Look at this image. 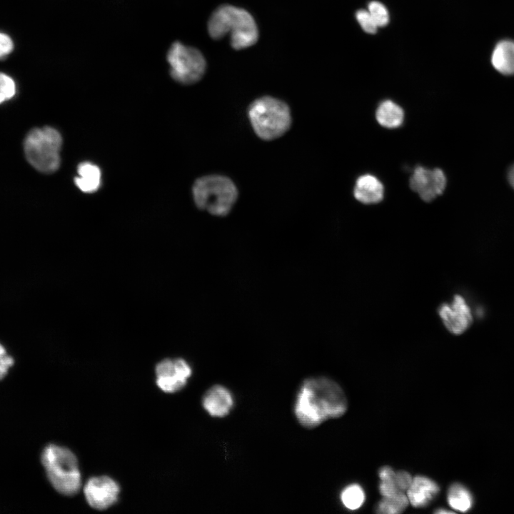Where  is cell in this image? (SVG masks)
Returning <instances> with one entry per match:
<instances>
[{
    "instance_id": "1",
    "label": "cell",
    "mask_w": 514,
    "mask_h": 514,
    "mask_svg": "<svg viewBox=\"0 0 514 514\" xmlns=\"http://www.w3.org/2000/svg\"><path fill=\"white\" fill-rule=\"evenodd\" d=\"M347 408L345 393L336 381L327 377H311L299 387L293 412L301 426L311 429L342 416Z\"/></svg>"
},
{
    "instance_id": "2",
    "label": "cell",
    "mask_w": 514,
    "mask_h": 514,
    "mask_svg": "<svg viewBox=\"0 0 514 514\" xmlns=\"http://www.w3.org/2000/svg\"><path fill=\"white\" fill-rule=\"evenodd\" d=\"M210 36L219 40L231 33V45L236 50L248 48L256 43L258 27L251 14L232 5L218 6L208 21Z\"/></svg>"
},
{
    "instance_id": "3",
    "label": "cell",
    "mask_w": 514,
    "mask_h": 514,
    "mask_svg": "<svg viewBox=\"0 0 514 514\" xmlns=\"http://www.w3.org/2000/svg\"><path fill=\"white\" fill-rule=\"evenodd\" d=\"M41 461L48 480L58 493L74 495L79 492L81 473L77 459L70 450L49 444L42 450Z\"/></svg>"
},
{
    "instance_id": "4",
    "label": "cell",
    "mask_w": 514,
    "mask_h": 514,
    "mask_svg": "<svg viewBox=\"0 0 514 514\" xmlns=\"http://www.w3.org/2000/svg\"><path fill=\"white\" fill-rule=\"evenodd\" d=\"M248 116L254 132L266 141L284 135L292 123L289 106L271 96H262L253 101L248 106Z\"/></svg>"
},
{
    "instance_id": "5",
    "label": "cell",
    "mask_w": 514,
    "mask_h": 514,
    "mask_svg": "<svg viewBox=\"0 0 514 514\" xmlns=\"http://www.w3.org/2000/svg\"><path fill=\"white\" fill-rule=\"evenodd\" d=\"M192 193L196 206L209 213L224 216L229 213L238 198V189L227 176L212 174L198 178Z\"/></svg>"
},
{
    "instance_id": "6",
    "label": "cell",
    "mask_w": 514,
    "mask_h": 514,
    "mask_svg": "<svg viewBox=\"0 0 514 514\" xmlns=\"http://www.w3.org/2000/svg\"><path fill=\"white\" fill-rule=\"evenodd\" d=\"M61 146L60 133L49 126L32 129L24 143L28 162L37 171L44 173H54L60 166Z\"/></svg>"
},
{
    "instance_id": "7",
    "label": "cell",
    "mask_w": 514,
    "mask_h": 514,
    "mask_svg": "<svg viewBox=\"0 0 514 514\" xmlns=\"http://www.w3.org/2000/svg\"><path fill=\"white\" fill-rule=\"evenodd\" d=\"M171 76L182 84H193L204 75L206 63L200 51L174 42L167 53Z\"/></svg>"
},
{
    "instance_id": "8",
    "label": "cell",
    "mask_w": 514,
    "mask_h": 514,
    "mask_svg": "<svg viewBox=\"0 0 514 514\" xmlns=\"http://www.w3.org/2000/svg\"><path fill=\"white\" fill-rule=\"evenodd\" d=\"M191 374V366L182 358H166L156 366V384L166 393H173L181 390Z\"/></svg>"
},
{
    "instance_id": "9",
    "label": "cell",
    "mask_w": 514,
    "mask_h": 514,
    "mask_svg": "<svg viewBox=\"0 0 514 514\" xmlns=\"http://www.w3.org/2000/svg\"><path fill=\"white\" fill-rule=\"evenodd\" d=\"M446 178L440 168L428 169L417 166L410 178V187L425 202H430L443 193Z\"/></svg>"
},
{
    "instance_id": "10",
    "label": "cell",
    "mask_w": 514,
    "mask_h": 514,
    "mask_svg": "<svg viewBox=\"0 0 514 514\" xmlns=\"http://www.w3.org/2000/svg\"><path fill=\"white\" fill-rule=\"evenodd\" d=\"M438 313L446 329L454 335L463 333L471 325L473 316L465 298L455 295L452 302L442 303Z\"/></svg>"
},
{
    "instance_id": "11",
    "label": "cell",
    "mask_w": 514,
    "mask_h": 514,
    "mask_svg": "<svg viewBox=\"0 0 514 514\" xmlns=\"http://www.w3.org/2000/svg\"><path fill=\"white\" fill-rule=\"evenodd\" d=\"M119 484L108 476L90 478L84 488V493L89 505L97 510H104L118 500Z\"/></svg>"
},
{
    "instance_id": "12",
    "label": "cell",
    "mask_w": 514,
    "mask_h": 514,
    "mask_svg": "<svg viewBox=\"0 0 514 514\" xmlns=\"http://www.w3.org/2000/svg\"><path fill=\"white\" fill-rule=\"evenodd\" d=\"M202 406L211 417L224 418L234 406V398L231 392L222 385L209 388L202 398Z\"/></svg>"
},
{
    "instance_id": "13",
    "label": "cell",
    "mask_w": 514,
    "mask_h": 514,
    "mask_svg": "<svg viewBox=\"0 0 514 514\" xmlns=\"http://www.w3.org/2000/svg\"><path fill=\"white\" fill-rule=\"evenodd\" d=\"M439 493L437 483L430 478L418 475L412 479L406 490L409 503L415 508L428 505Z\"/></svg>"
},
{
    "instance_id": "14",
    "label": "cell",
    "mask_w": 514,
    "mask_h": 514,
    "mask_svg": "<svg viewBox=\"0 0 514 514\" xmlns=\"http://www.w3.org/2000/svg\"><path fill=\"white\" fill-rule=\"evenodd\" d=\"M354 196L358 201L365 204L379 203L383 198V186L373 175L361 176L354 187Z\"/></svg>"
},
{
    "instance_id": "15",
    "label": "cell",
    "mask_w": 514,
    "mask_h": 514,
    "mask_svg": "<svg viewBox=\"0 0 514 514\" xmlns=\"http://www.w3.org/2000/svg\"><path fill=\"white\" fill-rule=\"evenodd\" d=\"M492 64L502 74H514V41L504 40L495 46L492 54Z\"/></svg>"
},
{
    "instance_id": "16",
    "label": "cell",
    "mask_w": 514,
    "mask_h": 514,
    "mask_svg": "<svg viewBox=\"0 0 514 514\" xmlns=\"http://www.w3.org/2000/svg\"><path fill=\"white\" fill-rule=\"evenodd\" d=\"M78 176L75 183L85 193H93L98 190L101 184V171L99 167L89 162H84L78 166Z\"/></svg>"
},
{
    "instance_id": "17",
    "label": "cell",
    "mask_w": 514,
    "mask_h": 514,
    "mask_svg": "<svg viewBox=\"0 0 514 514\" xmlns=\"http://www.w3.org/2000/svg\"><path fill=\"white\" fill-rule=\"evenodd\" d=\"M376 120L382 126L393 128L400 126L404 119L402 108L390 100L380 104L376 113Z\"/></svg>"
},
{
    "instance_id": "18",
    "label": "cell",
    "mask_w": 514,
    "mask_h": 514,
    "mask_svg": "<svg viewBox=\"0 0 514 514\" xmlns=\"http://www.w3.org/2000/svg\"><path fill=\"white\" fill-rule=\"evenodd\" d=\"M450 506L460 512L469 510L473 505V497L470 491L460 483L453 484L448 491Z\"/></svg>"
},
{
    "instance_id": "19",
    "label": "cell",
    "mask_w": 514,
    "mask_h": 514,
    "mask_svg": "<svg viewBox=\"0 0 514 514\" xmlns=\"http://www.w3.org/2000/svg\"><path fill=\"white\" fill-rule=\"evenodd\" d=\"M409 503L405 493L383 497L377 505L376 512L383 514H396L403 512Z\"/></svg>"
},
{
    "instance_id": "20",
    "label": "cell",
    "mask_w": 514,
    "mask_h": 514,
    "mask_svg": "<svg viewBox=\"0 0 514 514\" xmlns=\"http://www.w3.org/2000/svg\"><path fill=\"white\" fill-rule=\"evenodd\" d=\"M379 490L383 497H389L403 492L396 480L395 472L390 466H383L378 471Z\"/></svg>"
},
{
    "instance_id": "21",
    "label": "cell",
    "mask_w": 514,
    "mask_h": 514,
    "mask_svg": "<svg viewBox=\"0 0 514 514\" xmlns=\"http://www.w3.org/2000/svg\"><path fill=\"white\" fill-rule=\"evenodd\" d=\"M341 500L346 508L356 510L364 503L365 493L361 485L351 484L342 490Z\"/></svg>"
},
{
    "instance_id": "22",
    "label": "cell",
    "mask_w": 514,
    "mask_h": 514,
    "mask_svg": "<svg viewBox=\"0 0 514 514\" xmlns=\"http://www.w3.org/2000/svg\"><path fill=\"white\" fill-rule=\"evenodd\" d=\"M368 12L378 26H383L388 23V13L386 6L378 1H371L368 4Z\"/></svg>"
},
{
    "instance_id": "23",
    "label": "cell",
    "mask_w": 514,
    "mask_h": 514,
    "mask_svg": "<svg viewBox=\"0 0 514 514\" xmlns=\"http://www.w3.org/2000/svg\"><path fill=\"white\" fill-rule=\"evenodd\" d=\"M16 93V84L8 75L0 73V104L11 99Z\"/></svg>"
},
{
    "instance_id": "24",
    "label": "cell",
    "mask_w": 514,
    "mask_h": 514,
    "mask_svg": "<svg viewBox=\"0 0 514 514\" xmlns=\"http://www.w3.org/2000/svg\"><path fill=\"white\" fill-rule=\"evenodd\" d=\"M356 19L363 29L369 34H375L377 31L376 22L370 13L365 10H359L356 12Z\"/></svg>"
},
{
    "instance_id": "25",
    "label": "cell",
    "mask_w": 514,
    "mask_h": 514,
    "mask_svg": "<svg viewBox=\"0 0 514 514\" xmlns=\"http://www.w3.org/2000/svg\"><path fill=\"white\" fill-rule=\"evenodd\" d=\"M14 364V358L7 353L5 347L0 343V381L6 376L9 369Z\"/></svg>"
},
{
    "instance_id": "26",
    "label": "cell",
    "mask_w": 514,
    "mask_h": 514,
    "mask_svg": "<svg viewBox=\"0 0 514 514\" xmlns=\"http://www.w3.org/2000/svg\"><path fill=\"white\" fill-rule=\"evenodd\" d=\"M11 39L6 34L0 33V59L5 57L13 50Z\"/></svg>"
},
{
    "instance_id": "27",
    "label": "cell",
    "mask_w": 514,
    "mask_h": 514,
    "mask_svg": "<svg viewBox=\"0 0 514 514\" xmlns=\"http://www.w3.org/2000/svg\"><path fill=\"white\" fill-rule=\"evenodd\" d=\"M508 179L511 186L514 188V165L509 169Z\"/></svg>"
},
{
    "instance_id": "28",
    "label": "cell",
    "mask_w": 514,
    "mask_h": 514,
    "mask_svg": "<svg viewBox=\"0 0 514 514\" xmlns=\"http://www.w3.org/2000/svg\"><path fill=\"white\" fill-rule=\"evenodd\" d=\"M435 513H453V512H452V511H449V510H438L435 511Z\"/></svg>"
}]
</instances>
